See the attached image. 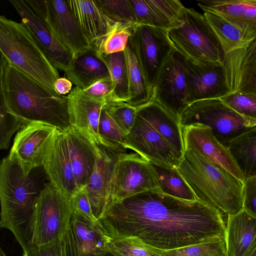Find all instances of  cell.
I'll list each match as a JSON object with an SVG mask.
<instances>
[{
	"mask_svg": "<svg viewBox=\"0 0 256 256\" xmlns=\"http://www.w3.org/2000/svg\"><path fill=\"white\" fill-rule=\"evenodd\" d=\"M98 220L110 238H135L146 248L162 250L225 238L218 210L156 192L110 202Z\"/></svg>",
	"mask_w": 256,
	"mask_h": 256,
	"instance_id": "1",
	"label": "cell"
},
{
	"mask_svg": "<svg viewBox=\"0 0 256 256\" xmlns=\"http://www.w3.org/2000/svg\"><path fill=\"white\" fill-rule=\"evenodd\" d=\"M0 102L24 124L38 122L65 132L70 127L67 96L52 92L1 56Z\"/></svg>",
	"mask_w": 256,
	"mask_h": 256,
	"instance_id": "2",
	"label": "cell"
},
{
	"mask_svg": "<svg viewBox=\"0 0 256 256\" xmlns=\"http://www.w3.org/2000/svg\"><path fill=\"white\" fill-rule=\"evenodd\" d=\"M33 170L27 173L8 155L0 166V226L9 230L23 250L29 246L35 201L42 188Z\"/></svg>",
	"mask_w": 256,
	"mask_h": 256,
	"instance_id": "3",
	"label": "cell"
},
{
	"mask_svg": "<svg viewBox=\"0 0 256 256\" xmlns=\"http://www.w3.org/2000/svg\"><path fill=\"white\" fill-rule=\"evenodd\" d=\"M177 169L196 200L227 215L242 209L243 182L192 150H184Z\"/></svg>",
	"mask_w": 256,
	"mask_h": 256,
	"instance_id": "4",
	"label": "cell"
},
{
	"mask_svg": "<svg viewBox=\"0 0 256 256\" xmlns=\"http://www.w3.org/2000/svg\"><path fill=\"white\" fill-rule=\"evenodd\" d=\"M0 50L1 56L14 66L56 92L54 84L60 78L58 69L25 24L0 16Z\"/></svg>",
	"mask_w": 256,
	"mask_h": 256,
	"instance_id": "5",
	"label": "cell"
},
{
	"mask_svg": "<svg viewBox=\"0 0 256 256\" xmlns=\"http://www.w3.org/2000/svg\"><path fill=\"white\" fill-rule=\"evenodd\" d=\"M168 32L176 49L186 58L223 62L224 53L220 43L204 14L184 7L178 25Z\"/></svg>",
	"mask_w": 256,
	"mask_h": 256,
	"instance_id": "6",
	"label": "cell"
},
{
	"mask_svg": "<svg viewBox=\"0 0 256 256\" xmlns=\"http://www.w3.org/2000/svg\"><path fill=\"white\" fill-rule=\"evenodd\" d=\"M72 215L70 201L50 182L46 183L34 202L29 246L62 240Z\"/></svg>",
	"mask_w": 256,
	"mask_h": 256,
	"instance_id": "7",
	"label": "cell"
},
{
	"mask_svg": "<svg viewBox=\"0 0 256 256\" xmlns=\"http://www.w3.org/2000/svg\"><path fill=\"white\" fill-rule=\"evenodd\" d=\"M180 120L182 126L197 123L209 126L215 138L226 148L234 138L255 126L220 98L200 100L190 104Z\"/></svg>",
	"mask_w": 256,
	"mask_h": 256,
	"instance_id": "8",
	"label": "cell"
},
{
	"mask_svg": "<svg viewBox=\"0 0 256 256\" xmlns=\"http://www.w3.org/2000/svg\"><path fill=\"white\" fill-rule=\"evenodd\" d=\"M58 40L74 56L92 48L67 0H25Z\"/></svg>",
	"mask_w": 256,
	"mask_h": 256,
	"instance_id": "9",
	"label": "cell"
},
{
	"mask_svg": "<svg viewBox=\"0 0 256 256\" xmlns=\"http://www.w3.org/2000/svg\"><path fill=\"white\" fill-rule=\"evenodd\" d=\"M130 38L152 94L164 65L176 49L168 30L136 24Z\"/></svg>",
	"mask_w": 256,
	"mask_h": 256,
	"instance_id": "10",
	"label": "cell"
},
{
	"mask_svg": "<svg viewBox=\"0 0 256 256\" xmlns=\"http://www.w3.org/2000/svg\"><path fill=\"white\" fill-rule=\"evenodd\" d=\"M146 192H162L158 174L150 162L136 152H130L116 164L110 202Z\"/></svg>",
	"mask_w": 256,
	"mask_h": 256,
	"instance_id": "11",
	"label": "cell"
},
{
	"mask_svg": "<svg viewBox=\"0 0 256 256\" xmlns=\"http://www.w3.org/2000/svg\"><path fill=\"white\" fill-rule=\"evenodd\" d=\"M186 66V58L175 49L164 65L152 94V100L178 119L189 105Z\"/></svg>",
	"mask_w": 256,
	"mask_h": 256,
	"instance_id": "12",
	"label": "cell"
},
{
	"mask_svg": "<svg viewBox=\"0 0 256 256\" xmlns=\"http://www.w3.org/2000/svg\"><path fill=\"white\" fill-rule=\"evenodd\" d=\"M58 130L38 122L24 124L14 137L10 155L27 173L42 164Z\"/></svg>",
	"mask_w": 256,
	"mask_h": 256,
	"instance_id": "13",
	"label": "cell"
},
{
	"mask_svg": "<svg viewBox=\"0 0 256 256\" xmlns=\"http://www.w3.org/2000/svg\"><path fill=\"white\" fill-rule=\"evenodd\" d=\"M128 148L151 163L168 169L177 168L181 158L170 144L136 112L134 124L126 135Z\"/></svg>",
	"mask_w": 256,
	"mask_h": 256,
	"instance_id": "14",
	"label": "cell"
},
{
	"mask_svg": "<svg viewBox=\"0 0 256 256\" xmlns=\"http://www.w3.org/2000/svg\"><path fill=\"white\" fill-rule=\"evenodd\" d=\"M189 104L196 101L220 98L231 92L223 62L186 58Z\"/></svg>",
	"mask_w": 256,
	"mask_h": 256,
	"instance_id": "15",
	"label": "cell"
},
{
	"mask_svg": "<svg viewBox=\"0 0 256 256\" xmlns=\"http://www.w3.org/2000/svg\"><path fill=\"white\" fill-rule=\"evenodd\" d=\"M110 237L98 220L72 215L61 242L64 256H102Z\"/></svg>",
	"mask_w": 256,
	"mask_h": 256,
	"instance_id": "16",
	"label": "cell"
},
{
	"mask_svg": "<svg viewBox=\"0 0 256 256\" xmlns=\"http://www.w3.org/2000/svg\"><path fill=\"white\" fill-rule=\"evenodd\" d=\"M100 156L85 188L92 212L98 220L110 202L114 171L118 161L130 149L99 144Z\"/></svg>",
	"mask_w": 256,
	"mask_h": 256,
	"instance_id": "17",
	"label": "cell"
},
{
	"mask_svg": "<svg viewBox=\"0 0 256 256\" xmlns=\"http://www.w3.org/2000/svg\"><path fill=\"white\" fill-rule=\"evenodd\" d=\"M182 130L184 150H194L244 182V177L228 148L215 138L210 128L196 123L182 126Z\"/></svg>",
	"mask_w": 256,
	"mask_h": 256,
	"instance_id": "18",
	"label": "cell"
},
{
	"mask_svg": "<svg viewBox=\"0 0 256 256\" xmlns=\"http://www.w3.org/2000/svg\"><path fill=\"white\" fill-rule=\"evenodd\" d=\"M10 2L21 18V22L30 30L52 64L66 72L70 66L73 54L58 40L25 0H10Z\"/></svg>",
	"mask_w": 256,
	"mask_h": 256,
	"instance_id": "19",
	"label": "cell"
},
{
	"mask_svg": "<svg viewBox=\"0 0 256 256\" xmlns=\"http://www.w3.org/2000/svg\"><path fill=\"white\" fill-rule=\"evenodd\" d=\"M70 125L93 143L103 144L98 132L101 112L108 100L74 87L67 95Z\"/></svg>",
	"mask_w": 256,
	"mask_h": 256,
	"instance_id": "20",
	"label": "cell"
},
{
	"mask_svg": "<svg viewBox=\"0 0 256 256\" xmlns=\"http://www.w3.org/2000/svg\"><path fill=\"white\" fill-rule=\"evenodd\" d=\"M223 64L231 92L256 96V34L244 44L224 54Z\"/></svg>",
	"mask_w": 256,
	"mask_h": 256,
	"instance_id": "21",
	"label": "cell"
},
{
	"mask_svg": "<svg viewBox=\"0 0 256 256\" xmlns=\"http://www.w3.org/2000/svg\"><path fill=\"white\" fill-rule=\"evenodd\" d=\"M50 182L68 200L80 190L65 132L58 130L42 164Z\"/></svg>",
	"mask_w": 256,
	"mask_h": 256,
	"instance_id": "22",
	"label": "cell"
},
{
	"mask_svg": "<svg viewBox=\"0 0 256 256\" xmlns=\"http://www.w3.org/2000/svg\"><path fill=\"white\" fill-rule=\"evenodd\" d=\"M136 24L170 30L176 26L184 8L178 0H129Z\"/></svg>",
	"mask_w": 256,
	"mask_h": 256,
	"instance_id": "23",
	"label": "cell"
},
{
	"mask_svg": "<svg viewBox=\"0 0 256 256\" xmlns=\"http://www.w3.org/2000/svg\"><path fill=\"white\" fill-rule=\"evenodd\" d=\"M66 134L73 171L79 190L86 187L100 156L99 144L71 126Z\"/></svg>",
	"mask_w": 256,
	"mask_h": 256,
	"instance_id": "24",
	"label": "cell"
},
{
	"mask_svg": "<svg viewBox=\"0 0 256 256\" xmlns=\"http://www.w3.org/2000/svg\"><path fill=\"white\" fill-rule=\"evenodd\" d=\"M198 5L204 12L222 16L246 36L256 34V0H204Z\"/></svg>",
	"mask_w": 256,
	"mask_h": 256,
	"instance_id": "25",
	"label": "cell"
},
{
	"mask_svg": "<svg viewBox=\"0 0 256 256\" xmlns=\"http://www.w3.org/2000/svg\"><path fill=\"white\" fill-rule=\"evenodd\" d=\"M67 1L76 20L92 44L107 34L116 23L105 14L98 0Z\"/></svg>",
	"mask_w": 256,
	"mask_h": 256,
	"instance_id": "26",
	"label": "cell"
},
{
	"mask_svg": "<svg viewBox=\"0 0 256 256\" xmlns=\"http://www.w3.org/2000/svg\"><path fill=\"white\" fill-rule=\"evenodd\" d=\"M224 240L228 256H246L256 240V217L244 209L228 214Z\"/></svg>",
	"mask_w": 256,
	"mask_h": 256,
	"instance_id": "27",
	"label": "cell"
},
{
	"mask_svg": "<svg viewBox=\"0 0 256 256\" xmlns=\"http://www.w3.org/2000/svg\"><path fill=\"white\" fill-rule=\"evenodd\" d=\"M137 113L170 144L182 159L184 148L180 119L152 100L138 108Z\"/></svg>",
	"mask_w": 256,
	"mask_h": 256,
	"instance_id": "28",
	"label": "cell"
},
{
	"mask_svg": "<svg viewBox=\"0 0 256 256\" xmlns=\"http://www.w3.org/2000/svg\"><path fill=\"white\" fill-rule=\"evenodd\" d=\"M65 74L76 87L82 90L100 80L110 77L106 64L92 46L74 56Z\"/></svg>",
	"mask_w": 256,
	"mask_h": 256,
	"instance_id": "29",
	"label": "cell"
},
{
	"mask_svg": "<svg viewBox=\"0 0 256 256\" xmlns=\"http://www.w3.org/2000/svg\"><path fill=\"white\" fill-rule=\"evenodd\" d=\"M127 66L129 99L128 104L138 108L152 100L148 86L130 37L124 50Z\"/></svg>",
	"mask_w": 256,
	"mask_h": 256,
	"instance_id": "30",
	"label": "cell"
},
{
	"mask_svg": "<svg viewBox=\"0 0 256 256\" xmlns=\"http://www.w3.org/2000/svg\"><path fill=\"white\" fill-rule=\"evenodd\" d=\"M228 148L244 180L256 176V126L234 138Z\"/></svg>",
	"mask_w": 256,
	"mask_h": 256,
	"instance_id": "31",
	"label": "cell"
},
{
	"mask_svg": "<svg viewBox=\"0 0 256 256\" xmlns=\"http://www.w3.org/2000/svg\"><path fill=\"white\" fill-rule=\"evenodd\" d=\"M204 15L216 34L224 54L242 46L247 41L245 34L222 16L209 12H204Z\"/></svg>",
	"mask_w": 256,
	"mask_h": 256,
	"instance_id": "32",
	"label": "cell"
},
{
	"mask_svg": "<svg viewBox=\"0 0 256 256\" xmlns=\"http://www.w3.org/2000/svg\"><path fill=\"white\" fill-rule=\"evenodd\" d=\"M99 56L108 68L114 85V99L127 102L129 99V88L124 52Z\"/></svg>",
	"mask_w": 256,
	"mask_h": 256,
	"instance_id": "33",
	"label": "cell"
},
{
	"mask_svg": "<svg viewBox=\"0 0 256 256\" xmlns=\"http://www.w3.org/2000/svg\"><path fill=\"white\" fill-rule=\"evenodd\" d=\"M135 25L116 22L107 34L92 46L98 56L124 52Z\"/></svg>",
	"mask_w": 256,
	"mask_h": 256,
	"instance_id": "34",
	"label": "cell"
},
{
	"mask_svg": "<svg viewBox=\"0 0 256 256\" xmlns=\"http://www.w3.org/2000/svg\"><path fill=\"white\" fill-rule=\"evenodd\" d=\"M152 165L158 174L163 193L184 200H197L177 168L168 169L153 164Z\"/></svg>",
	"mask_w": 256,
	"mask_h": 256,
	"instance_id": "35",
	"label": "cell"
},
{
	"mask_svg": "<svg viewBox=\"0 0 256 256\" xmlns=\"http://www.w3.org/2000/svg\"><path fill=\"white\" fill-rule=\"evenodd\" d=\"M152 256H224L226 254L224 238L167 250L148 248Z\"/></svg>",
	"mask_w": 256,
	"mask_h": 256,
	"instance_id": "36",
	"label": "cell"
},
{
	"mask_svg": "<svg viewBox=\"0 0 256 256\" xmlns=\"http://www.w3.org/2000/svg\"><path fill=\"white\" fill-rule=\"evenodd\" d=\"M104 108L124 132L128 134L134 124L138 108L114 99L108 100Z\"/></svg>",
	"mask_w": 256,
	"mask_h": 256,
	"instance_id": "37",
	"label": "cell"
},
{
	"mask_svg": "<svg viewBox=\"0 0 256 256\" xmlns=\"http://www.w3.org/2000/svg\"><path fill=\"white\" fill-rule=\"evenodd\" d=\"M220 99L236 112L256 126V96L234 92Z\"/></svg>",
	"mask_w": 256,
	"mask_h": 256,
	"instance_id": "38",
	"label": "cell"
},
{
	"mask_svg": "<svg viewBox=\"0 0 256 256\" xmlns=\"http://www.w3.org/2000/svg\"><path fill=\"white\" fill-rule=\"evenodd\" d=\"M98 132L104 145L128 148L126 134L104 109L101 112Z\"/></svg>",
	"mask_w": 256,
	"mask_h": 256,
	"instance_id": "39",
	"label": "cell"
},
{
	"mask_svg": "<svg viewBox=\"0 0 256 256\" xmlns=\"http://www.w3.org/2000/svg\"><path fill=\"white\" fill-rule=\"evenodd\" d=\"M105 14L116 22L136 24L129 0H98Z\"/></svg>",
	"mask_w": 256,
	"mask_h": 256,
	"instance_id": "40",
	"label": "cell"
},
{
	"mask_svg": "<svg viewBox=\"0 0 256 256\" xmlns=\"http://www.w3.org/2000/svg\"><path fill=\"white\" fill-rule=\"evenodd\" d=\"M24 124L18 117L9 112L2 102L0 106V148L8 149L12 136Z\"/></svg>",
	"mask_w": 256,
	"mask_h": 256,
	"instance_id": "41",
	"label": "cell"
},
{
	"mask_svg": "<svg viewBox=\"0 0 256 256\" xmlns=\"http://www.w3.org/2000/svg\"><path fill=\"white\" fill-rule=\"evenodd\" d=\"M108 248V250L124 256H152L146 246L135 238H110Z\"/></svg>",
	"mask_w": 256,
	"mask_h": 256,
	"instance_id": "42",
	"label": "cell"
},
{
	"mask_svg": "<svg viewBox=\"0 0 256 256\" xmlns=\"http://www.w3.org/2000/svg\"><path fill=\"white\" fill-rule=\"evenodd\" d=\"M70 202L72 214L92 221L97 220L92 212L90 201L85 188L80 190L70 200Z\"/></svg>",
	"mask_w": 256,
	"mask_h": 256,
	"instance_id": "43",
	"label": "cell"
},
{
	"mask_svg": "<svg viewBox=\"0 0 256 256\" xmlns=\"http://www.w3.org/2000/svg\"><path fill=\"white\" fill-rule=\"evenodd\" d=\"M242 209L256 217V176L246 179L243 182Z\"/></svg>",
	"mask_w": 256,
	"mask_h": 256,
	"instance_id": "44",
	"label": "cell"
},
{
	"mask_svg": "<svg viewBox=\"0 0 256 256\" xmlns=\"http://www.w3.org/2000/svg\"><path fill=\"white\" fill-rule=\"evenodd\" d=\"M23 252V256H64L61 240L40 246H30Z\"/></svg>",
	"mask_w": 256,
	"mask_h": 256,
	"instance_id": "45",
	"label": "cell"
},
{
	"mask_svg": "<svg viewBox=\"0 0 256 256\" xmlns=\"http://www.w3.org/2000/svg\"><path fill=\"white\" fill-rule=\"evenodd\" d=\"M83 90L94 97L106 100L114 99V85L110 77L100 80Z\"/></svg>",
	"mask_w": 256,
	"mask_h": 256,
	"instance_id": "46",
	"label": "cell"
},
{
	"mask_svg": "<svg viewBox=\"0 0 256 256\" xmlns=\"http://www.w3.org/2000/svg\"><path fill=\"white\" fill-rule=\"evenodd\" d=\"M56 92L60 95L64 96L72 90V83L66 78H59L54 82Z\"/></svg>",
	"mask_w": 256,
	"mask_h": 256,
	"instance_id": "47",
	"label": "cell"
},
{
	"mask_svg": "<svg viewBox=\"0 0 256 256\" xmlns=\"http://www.w3.org/2000/svg\"><path fill=\"white\" fill-rule=\"evenodd\" d=\"M246 256H256V240Z\"/></svg>",
	"mask_w": 256,
	"mask_h": 256,
	"instance_id": "48",
	"label": "cell"
},
{
	"mask_svg": "<svg viewBox=\"0 0 256 256\" xmlns=\"http://www.w3.org/2000/svg\"><path fill=\"white\" fill-rule=\"evenodd\" d=\"M102 256H124L118 253L107 250Z\"/></svg>",
	"mask_w": 256,
	"mask_h": 256,
	"instance_id": "49",
	"label": "cell"
},
{
	"mask_svg": "<svg viewBox=\"0 0 256 256\" xmlns=\"http://www.w3.org/2000/svg\"><path fill=\"white\" fill-rule=\"evenodd\" d=\"M0 256H6L4 251L0 248Z\"/></svg>",
	"mask_w": 256,
	"mask_h": 256,
	"instance_id": "50",
	"label": "cell"
},
{
	"mask_svg": "<svg viewBox=\"0 0 256 256\" xmlns=\"http://www.w3.org/2000/svg\"><path fill=\"white\" fill-rule=\"evenodd\" d=\"M224 256H228L227 254Z\"/></svg>",
	"mask_w": 256,
	"mask_h": 256,
	"instance_id": "51",
	"label": "cell"
}]
</instances>
